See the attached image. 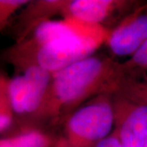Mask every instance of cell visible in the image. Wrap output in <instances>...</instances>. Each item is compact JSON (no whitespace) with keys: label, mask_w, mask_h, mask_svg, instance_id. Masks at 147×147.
Instances as JSON below:
<instances>
[{"label":"cell","mask_w":147,"mask_h":147,"mask_svg":"<svg viewBox=\"0 0 147 147\" xmlns=\"http://www.w3.org/2000/svg\"><path fill=\"white\" fill-rule=\"evenodd\" d=\"M127 88V94L129 100L147 104V79L143 82L129 84Z\"/></svg>","instance_id":"cell-13"},{"label":"cell","mask_w":147,"mask_h":147,"mask_svg":"<svg viewBox=\"0 0 147 147\" xmlns=\"http://www.w3.org/2000/svg\"><path fill=\"white\" fill-rule=\"evenodd\" d=\"M115 122V109L105 94L77 110L69 118L66 137L71 147H95L110 136Z\"/></svg>","instance_id":"cell-2"},{"label":"cell","mask_w":147,"mask_h":147,"mask_svg":"<svg viewBox=\"0 0 147 147\" xmlns=\"http://www.w3.org/2000/svg\"><path fill=\"white\" fill-rule=\"evenodd\" d=\"M8 93L13 112L16 115H26L27 86L23 74L16 75L9 80Z\"/></svg>","instance_id":"cell-9"},{"label":"cell","mask_w":147,"mask_h":147,"mask_svg":"<svg viewBox=\"0 0 147 147\" xmlns=\"http://www.w3.org/2000/svg\"><path fill=\"white\" fill-rule=\"evenodd\" d=\"M118 3L111 0H74L65 2L63 9L74 21L94 26L105 21Z\"/></svg>","instance_id":"cell-7"},{"label":"cell","mask_w":147,"mask_h":147,"mask_svg":"<svg viewBox=\"0 0 147 147\" xmlns=\"http://www.w3.org/2000/svg\"><path fill=\"white\" fill-rule=\"evenodd\" d=\"M116 133L123 147H142L147 136V104L126 102Z\"/></svg>","instance_id":"cell-5"},{"label":"cell","mask_w":147,"mask_h":147,"mask_svg":"<svg viewBox=\"0 0 147 147\" xmlns=\"http://www.w3.org/2000/svg\"><path fill=\"white\" fill-rule=\"evenodd\" d=\"M123 68L147 69V40L127 61Z\"/></svg>","instance_id":"cell-12"},{"label":"cell","mask_w":147,"mask_h":147,"mask_svg":"<svg viewBox=\"0 0 147 147\" xmlns=\"http://www.w3.org/2000/svg\"><path fill=\"white\" fill-rule=\"evenodd\" d=\"M51 137L38 130H28L0 139V147H50Z\"/></svg>","instance_id":"cell-8"},{"label":"cell","mask_w":147,"mask_h":147,"mask_svg":"<svg viewBox=\"0 0 147 147\" xmlns=\"http://www.w3.org/2000/svg\"><path fill=\"white\" fill-rule=\"evenodd\" d=\"M98 45L96 38L80 30L38 47L20 67L36 64L51 74L56 73L92 56Z\"/></svg>","instance_id":"cell-3"},{"label":"cell","mask_w":147,"mask_h":147,"mask_svg":"<svg viewBox=\"0 0 147 147\" xmlns=\"http://www.w3.org/2000/svg\"><path fill=\"white\" fill-rule=\"evenodd\" d=\"M95 147H123L122 143L119 139V137L116 133V131L113 135H110L99 143L96 144Z\"/></svg>","instance_id":"cell-14"},{"label":"cell","mask_w":147,"mask_h":147,"mask_svg":"<svg viewBox=\"0 0 147 147\" xmlns=\"http://www.w3.org/2000/svg\"><path fill=\"white\" fill-rule=\"evenodd\" d=\"M124 70L108 58L92 55L53 73L39 114L70 108L92 95L119 88Z\"/></svg>","instance_id":"cell-1"},{"label":"cell","mask_w":147,"mask_h":147,"mask_svg":"<svg viewBox=\"0 0 147 147\" xmlns=\"http://www.w3.org/2000/svg\"><path fill=\"white\" fill-rule=\"evenodd\" d=\"M22 69L27 86L26 115H38L47 97L53 74L36 64Z\"/></svg>","instance_id":"cell-6"},{"label":"cell","mask_w":147,"mask_h":147,"mask_svg":"<svg viewBox=\"0 0 147 147\" xmlns=\"http://www.w3.org/2000/svg\"><path fill=\"white\" fill-rule=\"evenodd\" d=\"M8 82L0 76V132L6 130L13 120V110L8 93Z\"/></svg>","instance_id":"cell-10"},{"label":"cell","mask_w":147,"mask_h":147,"mask_svg":"<svg viewBox=\"0 0 147 147\" xmlns=\"http://www.w3.org/2000/svg\"><path fill=\"white\" fill-rule=\"evenodd\" d=\"M147 40V14L127 19L108 36L110 51L119 57L132 56Z\"/></svg>","instance_id":"cell-4"},{"label":"cell","mask_w":147,"mask_h":147,"mask_svg":"<svg viewBox=\"0 0 147 147\" xmlns=\"http://www.w3.org/2000/svg\"><path fill=\"white\" fill-rule=\"evenodd\" d=\"M142 147H147V136L146 137V140H145V142H144V144H143V146Z\"/></svg>","instance_id":"cell-15"},{"label":"cell","mask_w":147,"mask_h":147,"mask_svg":"<svg viewBox=\"0 0 147 147\" xmlns=\"http://www.w3.org/2000/svg\"><path fill=\"white\" fill-rule=\"evenodd\" d=\"M29 3L27 0H0V31L7 25L11 16Z\"/></svg>","instance_id":"cell-11"}]
</instances>
